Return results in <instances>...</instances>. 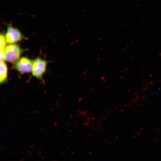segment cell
<instances>
[{
	"instance_id": "obj_1",
	"label": "cell",
	"mask_w": 161,
	"mask_h": 161,
	"mask_svg": "<svg viewBox=\"0 0 161 161\" xmlns=\"http://www.w3.org/2000/svg\"><path fill=\"white\" fill-rule=\"evenodd\" d=\"M23 51L24 50L18 45L10 44L5 49V59L9 62H15L19 59Z\"/></svg>"
},
{
	"instance_id": "obj_2",
	"label": "cell",
	"mask_w": 161,
	"mask_h": 161,
	"mask_svg": "<svg viewBox=\"0 0 161 161\" xmlns=\"http://www.w3.org/2000/svg\"><path fill=\"white\" fill-rule=\"evenodd\" d=\"M47 62L45 60L38 58L33 62L32 72V75L38 78H41L46 69Z\"/></svg>"
},
{
	"instance_id": "obj_3",
	"label": "cell",
	"mask_w": 161,
	"mask_h": 161,
	"mask_svg": "<svg viewBox=\"0 0 161 161\" xmlns=\"http://www.w3.org/2000/svg\"><path fill=\"white\" fill-rule=\"evenodd\" d=\"M33 62L30 59L22 57L15 62L14 68L20 73H29L32 71Z\"/></svg>"
},
{
	"instance_id": "obj_4",
	"label": "cell",
	"mask_w": 161,
	"mask_h": 161,
	"mask_svg": "<svg viewBox=\"0 0 161 161\" xmlns=\"http://www.w3.org/2000/svg\"><path fill=\"white\" fill-rule=\"evenodd\" d=\"M23 38V36L17 29L11 26L7 27L5 35L7 43L13 44L21 41Z\"/></svg>"
},
{
	"instance_id": "obj_5",
	"label": "cell",
	"mask_w": 161,
	"mask_h": 161,
	"mask_svg": "<svg viewBox=\"0 0 161 161\" xmlns=\"http://www.w3.org/2000/svg\"><path fill=\"white\" fill-rule=\"evenodd\" d=\"M0 83H2L7 80V68L4 61H0Z\"/></svg>"
},
{
	"instance_id": "obj_6",
	"label": "cell",
	"mask_w": 161,
	"mask_h": 161,
	"mask_svg": "<svg viewBox=\"0 0 161 161\" xmlns=\"http://www.w3.org/2000/svg\"><path fill=\"white\" fill-rule=\"evenodd\" d=\"M0 61L5 60V50L6 48V41L5 37L3 34L0 36Z\"/></svg>"
}]
</instances>
